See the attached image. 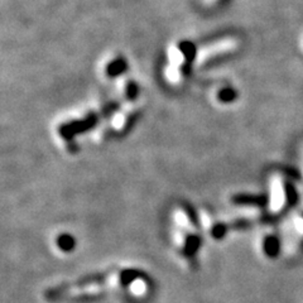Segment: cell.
Returning a JSON list of instances; mask_svg holds the SVG:
<instances>
[{
  "instance_id": "obj_4",
  "label": "cell",
  "mask_w": 303,
  "mask_h": 303,
  "mask_svg": "<svg viewBox=\"0 0 303 303\" xmlns=\"http://www.w3.org/2000/svg\"><path fill=\"white\" fill-rule=\"evenodd\" d=\"M128 68V62L124 57H116L106 65L105 72L109 77H118L123 75Z\"/></svg>"
},
{
  "instance_id": "obj_3",
  "label": "cell",
  "mask_w": 303,
  "mask_h": 303,
  "mask_svg": "<svg viewBox=\"0 0 303 303\" xmlns=\"http://www.w3.org/2000/svg\"><path fill=\"white\" fill-rule=\"evenodd\" d=\"M262 247V253L264 254L269 259H274L277 258L283 250V243L280 242V239L278 238L275 234H268L262 239L260 243Z\"/></svg>"
},
{
  "instance_id": "obj_8",
  "label": "cell",
  "mask_w": 303,
  "mask_h": 303,
  "mask_svg": "<svg viewBox=\"0 0 303 303\" xmlns=\"http://www.w3.org/2000/svg\"><path fill=\"white\" fill-rule=\"evenodd\" d=\"M301 174H302V180H303V150L301 152Z\"/></svg>"
},
{
  "instance_id": "obj_7",
  "label": "cell",
  "mask_w": 303,
  "mask_h": 303,
  "mask_svg": "<svg viewBox=\"0 0 303 303\" xmlns=\"http://www.w3.org/2000/svg\"><path fill=\"white\" fill-rule=\"evenodd\" d=\"M58 245L63 250H70L71 248L74 247V240H72V238H70V236L63 235L58 239Z\"/></svg>"
},
{
  "instance_id": "obj_5",
  "label": "cell",
  "mask_w": 303,
  "mask_h": 303,
  "mask_svg": "<svg viewBox=\"0 0 303 303\" xmlns=\"http://www.w3.org/2000/svg\"><path fill=\"white\" fill-rule=\"evenodd\" d=\"M130 291L136 295H141L145 291V282L143 279H133L130 282Z\"/></svg>"
},
{
  "instance_id": "obj_6",
  "label": "cell",
  "mask_w": 303,
  "mask_h": 303,
  "mask_svg": "<svg viewBox=\"0 0 303 303\" xmlns=\"http://www.w3.org/2000/svg\"><path fill=\"white\" fill-rule=\"evenodd\" d=\"M219 99L221 101H224V103H230V101L235 99V91L231 90V88H224L219 94Z\"/></svg>"
},
{
  "instance_id": "obj_2",
  "label": "cell",
  "mask_w": 303,
  "mask_h": 303,
  "mask_svg": "<svg viewBox=\"0 0 303 303\" xmlns=\"http://www.w3.org/2000/svg\"><path fill=\"white\" fill-rule=\"evenodd\" d=\"M283 253L289 259L303 256V212L292 215L286 225L283 240Z\"/></svg>"
},
{
  "instance_id": "obj_1",
  "label": "cell",
  "mask_w": 303,
  "mask_h": 303,
  "mask_svg": "<svg viewBox=\"0 0 303 303\" xmlns=\"http://www.w3.org/2000/svg\"><path fill=\"white\" fill-rule=\"evenodd\" d=\"M268 210L271 215H280L295 205L297 193L293 182L286 173H274L269 182Z\"/></svg>"
}]
</instances>
